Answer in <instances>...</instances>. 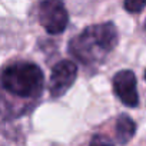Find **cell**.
Here are the masks:
<instances>
[{"instance_id": "6da1fadb", "label": "cell", "mask_w": 146, "mask_h": 146, "mask_svg": "<svg viewBox=\"0 0 146 146\" xmlns=\"http://www.w3.org/2000/svg\"><path fill=\"white\" fill-rule=\"evenodd\" d=\"M117 44V30L113 23H99L86 27L69 42V53L85 64L102 62Z\"/></svg>"}, {"instance_id": "7a4b0ae2", "label": "cell", "mask_w": 146, "mask_h": 146, "mask_svg": "<svg viewBox=\"0 0 146 146\" xmlns=\"http://www.w3.org/2000/svg\"><path fill=\"white\" fill-rule=\"evenodd\" d=\"M43 85V72L35 63H13L5 67L2 73L3 89L17 98H36L40 95Z\"/></svg>"}, {"instance_id": "3957f363", "label": "cell", "mask_w": 146, "mask_h": 146, "mask_svg": "<svg viewBox=\"0 0 146 146\" xmlns=\"http://www.w3.org/2000/svg\"><path fill=\"white\" fill-rule=\"evenodd\" d=\"M37 16L42 27L49 35L63 33L69 23V15L62 0H42Z\"/></svg>"}, {"instance_id": "277c9868", "label": "cell", "mask_w": 146, "mask_h": 146, "mask_svg": "<svg viewBox=\"0 0 146 146\" xmlns=\"http://www.w3.org/2000/svg\"><path fill=\"white\" fill-rule=\"evenodd\" d=\"M78 76V66L70 60H60L52 69L49 90L53 98L63 96L66 90L75 83Z\"/></svg>"}, {"instance_id": "5b68a950", "label": "cell", "mask_w": 146, "mask_h": 146, "mask_svg": "<svg viewBox=\"0 0 146 146\" xmlns=\"http://www.w3.org/2000/svg\"><path fill=\"white\" fill-rule=\"evenodd\" d=\"M113 90L120 102L129 108L139 105V95L136 89V76L132 70H120L113 76Z\"/></svg>"}, {"instance_id": "8992f818", "label": "cell", "mask_w": 146, "mask_h": 146, "mask_svg": "<svg viewBox=\"0 0 146 146\" xmlns=\"http://www.w3.org/2000/svg\"><path fill=\"white\" fill-rule=\"evenodd\" d=\"M136 132L135 122L127 115H120L116 120V140L120 145L127 143Z\"/></svg>"}, {"instance_id": "52a82bcc", "label": "cell", "mask_w": 146, "mask_h": 146, "mask_svg": "<svg viewBox=\"0 0 146 146\" xmlns=\"http://www.w3.org/2000/svg\"><path fill=\"white\" fill-rule=\"evenodd\" d=\"M146 6V0H125L123 7L129 13H139L145 9Z\"/></svg>"}, {"instance_id": "ba28073f", "label": "cell", "mask_w": 146, "mask_h": 146, "mask_svg": "<svg viewBox=\"0 0 146 146\" xmlns=\"http://www.w3.org/2000/svg\"><path fill=\"white\" fill-rule=\"evenodd\" d=\"M89 146H115V143L103 135H95L89 143Z\"/></svg>"}, {"instance_id": "9c48e42d", "label": "cell", "mask_w": 146, "mask_h": 146, "mask_svg": "<svg viewBox=\"0 0 146 146\" xmlns=\"http://www.w3.org/2000/svg\"><path fill=\"white\" fill-rule=\"evenodd\" d=\"M145 79H146V70H145Z\"/></svg>"}]
</instances>
